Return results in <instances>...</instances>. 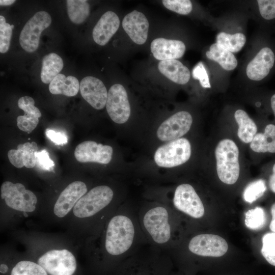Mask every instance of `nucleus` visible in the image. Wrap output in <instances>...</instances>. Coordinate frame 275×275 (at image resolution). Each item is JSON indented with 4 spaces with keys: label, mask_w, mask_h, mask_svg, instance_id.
Instances as JSON below:
<instances>
[{
    "label": "nucleus",
    "mask_w": 275,
    "mask_h": 275,
    "mask_svg": "<svg viewBox=\"0 0 275 275\" xmlns=\"http://www.w3.org/2000/svg\"><path fill=\"white\" fill-rule=\"evenodd\" d=\"M147 244L137 211L120 209L108 219L102 240V250L107 256L129 258Z\"/></svg>",
    "instance_id": "f257e3e1"
},
{
    "label": "nucleus",
    "mask_w": 275,
    "mask_h": 275,
    "mask_svg": "<svg viewBox=\"0 0 275 275\" xmlns=\"http://www.w3.org/2000/svg\"><path fill=\"white\" fill-rule=\"evenodd\" d=\"M167 205L145 206L137 211L138 221L148 244L167 251L174 236L173 214Z\"/></svg>",
    "instance_id": "f03ea898"
},
{
    "label": "nucleus",
    "mask_w": 275,
    "mask_h": 275,
    "mask_svg": "<svg viewBox=\"0 0 275 275\" xmlns=\"http://www.w3.org/2000/svg\"><path fill=\"white\" fill-rule=\"evenodd\" d=\"M215 155L219 179L227 184L235 183L240 172L239 150L236 144L231 140H223L218 143Z\"/></svg>",
    "instance_id": "7ed1b4c3"
},
{
    "label": "nucleus",
    "mask_w": 275,
    "mask_h": 275,
    "mask_svg": "<svg viewBox=\"0 0 275 275\" xmlns=\"http://www.w3.org/2000/svg\"><path fill=\"white\" fill-rule=\"evenodd\" d=\"M114 191L108 186H95L85 194L73 208L75 216L79 218H88L103 211L111 203Z\"/></svg>",
    "instance_id": "20e7f679"
},
{
    "label": "nucleus",
    "mask_w": 275,
    "mask_h": 275,
    "mask_svg": "<svg viewBox=\"0 0 275 275\" xmlns=\"http://www.w3.org/2000/svg\"><path fill=\"white\" fill-rule=\"evenodd\" d=\"M1 196L7 206L13 210L26 213L36 209L37 197L20 183L4 182L1 187Z\"/></svg>",
    "instance_id": "39448f33"
},
{
    "label": "nucleus",
    "mask_w": 275,
    "mask_h": 275,
    "mask_svg": "<svg viewBox=\"0 0 275 275\" xmlns=\"http://www.w3.org/2000/svg\"><path fill=\"white\" fill-rule=\"evenodd\" d=\"M191 155V145L188 140L180 138L159 147L155 151V163L163 168H173L186 162Z\"/></svg>",
    "instance_id": "423d86ee"
},
{
    "label": "nucleus",
    "mask_w": 275,
    "mask_h": 275,
    "mask_svg": "<svg viewBox=\"0 0 275 275\" xmlns=\"http://www.w3.org/2000/svg\"><path fill=\"white\" fill-rule=\"evenodd\" d=\"M49 275H73L76 269L75 256L67 249H53L42 255L38 259Z\"/></svg>",
    "instance_id": "0eeeda50"
},
{
    "label": "nucleus",
    "mask_w": 275,
    "mask_h": 275,
    "mask_svg": "<svg viewBox=\"0 0 275 275\" xmlns=\"http://www.w3.org/2000/svg\"><path fill=\"white\" fill-rule=\"evenodd\" d=\"M51 22L50 15L44 11L35 14L25 23L20 34L19 41L21 47L28 52L36 51L39 45L42 32Z\"/></svg>",
    "instance_id": "6e6552de"
},
{
    "label": "nucleus",
    "mask_w": 275,
    "mask_h": 275,
    "mask_svg": "<svg viewBox=\"0 0 275 275\" xmlns=\"http://www.w3.org/2000/svg\"><path fill=\"white\" fill-rule=\"evenodd\" d=\"M173 205L177 211L193 218H200L205 213L202 201L193 186L189 184H181L176 187Z\"/></svg>",
    "instance_id": "1a4fd4ad"
},
{
    "label": "nucleus",
    "mask_w": 275,
    "mask_h": 275,
    "mask_svg": "<svg viewBox=\"0 0 275 275\" xmlns=\"http://www.w3.org/2000/svg\"><path fill=\"white\" fill-rule=\"evenodd\" d=\"M188 249L190 253L198 256L218 257L226 254L228 245L226 241L218 235L201 234L190 239Z\"/></svg>",
    "instance_id": "9d476101"
},
{
    "label": "nucleus",
    "mask_w": 275,
    "mask_h": 275,
    "mask_svg": "<svg viewBox=\"0 0 275 275\" xmlns=\"http://www.w3.org/2000/svg\"><path fill=\"white\" fill-rule=\"evenodd\" d=\"M107 112L111 119L118 124L125 123L130 115V107L124 87L119 84L109 89L106 103Z\"/></svg>",
    "instance_id": "9b49d317"
},
{
    "label": "nucleus",
    "mask_w": 275,
    "mask_h": 275,
    "mask_svg": "<svg viewBox=\"0 0 275 275\" xmlns=\"http://www.w3.org/2000/svg\"><path fill=\"white\" fill-rule=\"evenodd\" d=\"M193 123L191 115L180 111L163 122L157 130V138L162 141H172L180 139L190 129Z\"/></svg>",
    "instance_id": "f8f14e48"
},
{
    "label": "nucleus",
    "mask_w": 275,
    "mask_h": 275,
    "mask_svg": "<svg viewBox=\"0 0 275 275\" xmlns=\"http://www.w3.org/2000/svg\"><path fill=\"white\" fill-rule=\"evenodd\" d=\"M113 150L109 145L87 141L78 144L74 150V156L80 162L108 163L112 158Z\"/></svg>",
    "instance_id": "ddd939ff"
},
{
    "label": "nucleus",
    "mask_w": 275,
    "mask_h": 275,
    "mask_svg": "<svg viewBox=\"0 0 275 275\" xmlns=\"http://www.w3.org/2000/svg\"><path fill=\"white\" fill-rule=\"evenodd\" d=\"M87 191V185L84 182L75 181L70 183L61 193L55 202V215L60 218L65 216Z\"/></svg>",
    "instance_id": "4468645a"
},
{
    "label": "nucleus",
    "mask_w": 275,
    "mask_h": 275,
    "mask_svg": "<svg viewBox=\"0 0 275 275\" xmlns=\"http://www.w3.org/2000/svg\"><path fill=\"white\" fill-rule=\"evenodd\" d=\"M79 90L82 98L95 109H102L106 105L108 93L100 79L92 76L84 77Z\"/></svg>",
    "instance_id": "2eb2a0df"
},
{
    "label": "nucleus",
    "mask_w": 275,
    "mask_h": 275,
    "mask_svg": "<svg viewBox=\"0 0 275 275\" xmlns=\"http://www.w3.org/2000/svg\"><path fill=\"white\" fill-rule=\"evenodd\" d=\"M122 27L132 41L139 45L147 40L149 24L145 15L137 10L127 14L122 21Z\"/></svg>",
    "instance_id": "dca6fc26"
},
{
    "label": "nucleus",
    "mask_w": 275,
    "mask_h": 275,
    "mask_svg": "<svg viewBox=\"0 0 275 275\" xmlns=\"http://www.w3.org/2000/svg\"><path fill=\"white\" fill-rule=\"evenodd\" d=\"M184 43L177 40L158 38L152 41L151 51L158 60H176L181 58L185 51Z\"/></svg>",
    "instance_id": "f3484780"
},
{
    "label": "nucleus",
    "mask_w": 275,
    "mask_h": 275,
    "mask_svg": "<svg viewBox=\"0 0 275 275\" xmlns=\"http://www.w3.org/2000/svg\"><path fill=\"white\" fill-rule=\"evenodd\" d=\"M275 56L269 47L262 48L246 67L248 77L253 80H260L265 78L272 68Z\"/></svg>",
    "instance_id": "a211bd4d"
},
{
    "label": "nucleus",
    "mask_w": 275,
    "mask_h": 275,
    "mask_svg": "<svg viewBox=\"0 0 275 275\" xmlns=\"http://www.w3.org/2000/svg\"><path fill=\"white\" fill-rule=\"evenodd\" d=\"M120 25V19L113 11L103 14L95 25L92 36L94 41L99 45L106 44L116 33Z\"/></svg>",
    "instance_id": "6ab92c4d"
},
{
    "label": "nucleus",
    "mask_w": 275,
    "mask_h": 275,
    "mask_svg": "<svg viewBox=\"0 0 275 275\" xmlns=\"http://www.w3.org/2000/svg\"><path fill=\"white\" fill-rule=\"evenodd\" d=\"M38 147L35 142L19 144L16 149H11L8 152V157L11 163L17 168L25 167L33 168L36 164L35 154Z\"/></svg>",
    "instance_id": "aec40b11"
},
{
    "label": "nucleus",
    "mask_w": 275,
    "mask_h": 275,
    "mask_svg": "<svg viewBox=\"0 0 275 275\" xmlns=\"http://www.w3.org/2000/svg\"><path fill=\"white\" fill-rule=\"evenodd\" d=\"M158 68L166 77L178 84H186L190 77L188 68L177 60L160 61Z\"/></svg>",
    "instance_id": "412c9836"
},
{
    "label": "nucleus",
    "mask_w": 275,
    "mask_h": 275,
    "mask_svg": "<svg viewBox=\"0 0 275 275\" xmlns=\"http://www.w3.org/2000/svg\"><path fill=\"white\" fill-rule=\"evenodd\" d=\"M79 90L78 80L74 76L59 74L49 85L50 92L54 95L62 94L68 97L75 96Z\"/></svg>",
    "instance_id": "4be33fe9"
},
{
    "label": "nucleus",
    "mask_w": 275,
    "mask_h": 275,
    "mask_svg": "<svg viewBox=\"0 0 275 275\" xmlns=\"http://www.w3.org/2000/svg\"><path fill=\"white\" fill-rule=\"evenodd\" d=\"M250 147L258 153H275V125L268 124L264 133H256L251 142Z\"/></svg>",
    "instance_id": "5701e85b"
},
{
    "label": "nucleus",
    "mask_w": 275,
    "mask_h": 275,
    "mask_svg": "<svg viewBox=\"0 0 275 275\" xmlns=\"http://www.w3.org/2000/svg\"><path fill=\"white\" fill-rule=\"evenodd\" d=\"M63 66V61L58 54L52 52L44 56L40 74L41 81L44 84H50L60 74Z\"/></svg>",
    "instance_id": "b1692460"
},
{
    "label": "nucleus",
    "mask_w": 275,
    "mask_h": 275,
    "mask_svg": "<svg viewBox=\"0 0 275 275\" xmlns=\"http://www.w3.org/2000/svg\"><path fill=\"white\" fill-rule=\"evenodd\" d=\"M206 54L209 59L217 62L226 70H232L237 66V61L233 53L217 43L210 46Z\"/></svg>",
    "instance_id": "393cba45"
},
{
    "label": "nucleus",
    "mask_w": 275,
    "mask_h": 275,
    "mask_svg": "<svg viewBox=\"0 0 275 275\" xmlns=\"http://www.w3.org/2000/svg\"><path fill=\"white\" fill-rule=\"evenodd\" d=\"M234 117L239 126L238 136L245 143H251L257 133V127L256 124L247 113L242 109L237 110Z\"/></svg>",
    "instance_id": "a878e982"
},
{
    "label": "nucleus",
    "mask_w": 275,
    "mask_h": 275,
    "mask_svg": "<svg viewBox=\"0 0 275 275\" xmlns=\"http://www.w3.org/2000/svg\"><path fill=\"white\" fill-rule=\"evenodd\" d=\"M67 13L70 20L75 24L84 22L90 14V6L86 0H67Z\"/></svg>",
    "instance_id": "bb28decb"
},
{
    "label": "nucleus",
    "mask_w": 275,
    "mask_h": 275,
    "mask_svg": "<svg viewBox=\"0 0 275 275\" xmlns=\"http://www.w3.org/2000/svg\"><path fill=\"white\" fill-rule=\"evenodd\" d=\"M216 43L231 52H237L244 45L246 38L242 33L233 35L220 32L216 38Z\"/></svg>",
    "instance_id": "cd10ccee"
},
{
    "label": "nucleus",
    "mask_w": 275,
    "mask_h": 275,
    "mask_svg": "<svg viewBox=\"0 0 275 275\" xmlns=\"http://www.w3.org/2000/svg\"><path fill=\"white\" fill-rule=\"evenodd\" d=\"M10 275H48V273L38 263L22 260L13 267Z\"/></svg>",
    "instance_id": "c85d7f7f"
},
{
    "label": "nucleus",
    "mask_w": 275,
    "mask_h": 275,
    "mask_svg": "<svg viewBox=\"0 0 275 275\" xmlns=\"http://www.w3.org/2000/svg\"><path fill=\"white\" fill-rule=\"evenodd\" d=\"M266 222L265 212L261 207L249 210L245 213V225L250 229L259 230L265 226Z\"/></svg>",
    "instance_id": "c756f323"
},
{
    "label": "nucleus",
    "mask_w": 275,
    "mask_h": 275,
    "mask_svg": "<svg viewBox=\"0 0 275 275\" xmlns=\"http://www.w3.org/2000/svg\"><path fill=\"white\" fill-rule=\"evenodd\" d=\"M266 189L265 182L259 179L250 183L243 191V199L249 203H252L262 197Z\"/></svg>",
    "instance_id": "7c9ffc66"
},
{
    "label": "nucleus",
    "mask_w": 275,
    "mask_h": 275,
    "mask_svg": "<svg viewBox=\"0 0 275 275\" xmlns=\"http://www.w3.org/2000/svg\"><path fill=\"white\" fill-rule=\"evenodd\" d=\"M261 252L266 260L275 266V232L264 235Z\"/></svg>",
    "instance_id": "2f4dec72"
},
{
    "label": "nucleus",
    "mask_w": 275,
    "mask_h": 275,
    "mask_svg": "<svg viewBox=\"0 0 275 275\" xmlns=\"http://www.w3.org/2000/svg\"><path fill=\"white\" fill-rule=\"evenodd\" d=\"M11 25L6 22L5 17L0 16V52H7L10 47V41L12 34Z\"/></svg>",
    "instance_id": "473e14b6"
},
{
    "label": "nucleus",
    "mask_w": 275,
    "mask_h": 275,
    "mask_svg": "<svg viewBox=\"0 0 275 275\" xmlns=\"http://www.w3.org/2000/svg\"><path fill=\"white\" fill-rule=\"evenodd\" d=\"M162 4L168 9L181 15H187L193 9L189 0H163Z\"/></svg>",
    "instance_id": "72a5a7b5"
},
{
    "label": "nucleus",
    "mask_w": 275,
    "mask_h": 275,
    "mask_svg": "<svg viewBox=\"0 0 275 275\" xmlns=\"http://www.w3.org/2000/svg\"><path fill=\"white\" fill-rule=\"evenodd\" d=\"M39 118L33 113L24 112V115L17 117V126L23 131L31 132L37 127L39 123Z\"/></svg>",
    "instance_id": "f704fd0d"
},
{
    "label": "nucleus",
    "mask_w": 275,
    "mask_h": 275,
    "mask_svg": "<svg viewBox=\"0 0 275 275\" xmlns=\"http://www.w3.org/2000/svg\"><path fill=\"white\" fill-rule=\"evenodd\" d=\"M259 12L266 20L275 18V0H258Z\"/></svg>",
    "instance_id": "c9c22d12"
},
{
    "label": "nucleus",
    "mask_w": 275,
    "mask_h": 275,
    "mask_svg": "<svg viewBox=\"0 0 275 275\" xmlns=\"http://www.w3.org/2000/svg\"><path fill=\"white\" fill-rule=\"evenodd\" d=\"M193 77L199 80L202 87L210 88V84L208 74L204 64L202 62L198 63L194 68L192 72Z\"/></svg>",
    "instance_id": "e433bc0d"
},
{
    "label": "nucleus",
    "mask_w": 275,
    "mask_h": 275,
    "mask_svg": "<svg viewBox=\"0 0 275 275\" xmlns=\"http://www.w3.org/2000/svg\"><path fill=\"white\" fill-rule=\"evenodd\" d=\"M18 107L24 112H30L40 118L41 113L40 110L35 106L34 100L30 96H25L20 97L18 101Z\"/></svg>",
    "instance_id": "4c0bfd02"
},
{
    "label": "nucleus",
    "mask_w": 275,
    "mask_h": 275,
    "mask_svg": "<svg viewBox=\"0 0 275 275\" xmlns=\"http://www.w3.org/2000/svg\"><path fill=\"white\" fill-rule=\"evenodd\" d=\"M36 164L44 170L51 171L54 167V162L50 158L47 151L43 149L36 154Z\"/></svg>",
    "instance_id": "58836bf2"
},
{
    "label": "nucleus",
    "mask_w": 275,
    "mask_h": 275,
    "mask_svg": "<svg viewBox=\"0 0 275 275\" xmlns=\"http://www.w3.org/2000/svg\"><path fill=\"white\" fill-rule=\"evenodd\" d=\"M45 133L47 137L56 145H64L68 143L67 136L64 132L47 129Z\"/></svg>",
    "instance_id": "ea45409f"
},
{
    "label": "nucleus",
    "mask_w": 275,
    "mask_h": 275,
    "mask_svg": "<svg viewBox=\"0 0 275 275\" xmlns=\"http://www.w3.org/2000/svg\"><path fill=\"white\" fill-rule=\"evenodd\" d=\"M271 214L272 219L269 225V228L271 231L275 232V203L271 207Z\"/></svg>",
    "instance_id": "a19ab883"
},
{
    "label": "nucleus",
    "mask_w": 275,
    "mask_h": 275,
    "mask_svg": "<svg viewBox=\"0 0 275 275\" xmlns=\"http://www.w3.org/2000/svg\"><path fill=\"white\" fill-rule=\"evenodd\" d=\"M273 174L270 176L269 180V185L272 191L275 193V164L272 168Z\"/></svg>",
    "instance_id": "79ce46f5"
},
{
    "label": "nucleus",
    "mask_w": 275,
    "mask_h": 275,
    "mask_svg": "<svg viewBox=\"0 0 275 275\" xmlns=\"http://www.w3.org/2000/svg\"><path fill=\"white\" fill-rule=\"evenodd\" d=\"M15 2L14 0H1L0 1V5L1 6H10Z\"/></svg>",
    "instance_id": "37998d69"
},
{
    "label": "nucleus",
    "mask_w": 275,
    "mask_h": 275,
    "mask_svg": "<svg viewBox=\"0 0 275 275\" xmlns=\"http://www.w3.org/2000/svg\"><path fill=\"white\" fill-rule=\"evenodd\" d=\"M271 106L275 116V94L273 95L270 99Z\"/></svg>",
    "instance_id": "c03bdc74"
},
{
    "label": "nucleus",
    "mask_w": 275,
    "mask_h": 275,
    "mask_svg": "<svg viewBox=\"0 0 275 275\" xmlns=\"http://www.w3.org/2000/svg\"><path fill=\"white\" fill-rule=\"evenodd\" d=\"M8 270V267L5 264L1 265V272L5 273L7 272Z\"/></svg>",
    "instance_id": "a18cd8bd"
},
{
    "label": "nucleus",
    "mask_w": 275,
    "mask_h": 275,
    "mask_svg": "<svg viewBox=\"0 0 275 275\" xmlns=\"http://www.w3.org/2000/svg\"><path fill=\"white\" fill-rule=\"evenodd\" d=\"M260 104H261V103H260V102H257V103H256V105L257 106H258V107L260 105Z\"/></svg>",
    "instance_id": "49530a36"
},
{
    "label": "nucleus",
    "mask_w": 275,
    "mask_h": 275,
    "mask_svg": "<svg viewBox=\"0 0 275 275\" xmlns=\"http://www.w3.org/2000/svg\"><path fill=\"white\" fill-rule=\"evenodd\" d=\"M11 26H12V28L13 29L14 26V25L12 24Z\"/></svg>",
    "instance_id": "de8ad7c7"
}]
</instances>
